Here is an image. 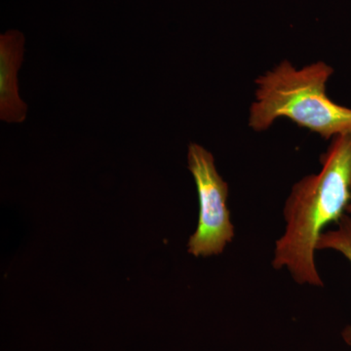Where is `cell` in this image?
<instances>
[{
	"label": "cell",
	"instance_id": "cell-5",
	"mask_svg": "<svg viewBox=\"0 0 351 351\" xmlns=\"http://www.w3.org/2000/svg\"><path fill=\"white\" fill-rule=\"evenodd\" d=\"M317 251L331 250L341 254L351 265V216L346 214L336 223L334 230H327L318 240ZM341 339L351 346V324L343 328Z\"/></svg>",
	"mask_w": 351,
	"mask_h": 351
},
{
	"label": "cell",
	"instance_id": "cell-4",
	"mask_svg": "<svg viewBox=\"0 0 351 351\" xmlns=\"http://www.w3.org/2000/svg\"><path fill=\"white\" fill-rule=\"evenodd\" d=\"M25 38L22 32L8 31L0 36V119L21 123L27 106L19 96L17 73L23 61Z\"/></svg>",
	"mask_w": 351,
	"mask_h": 351
},
{
	"label": "cell",
	"instance_id": "cell-1",
	"mask_svg": "<svg viewBox=\"0 0 351 351\" xmlns=\"http://www.w3.org/2000/svg\"><path fill=\"white\" fill-rule=\"evenodd\" d=\"M321 170L291 189L283 208L284 232L274 245L272 267L287 270L294 282L323 288L315 262L325 228L346 214L351 199V133L332 138L321 156Z\"/></svg>",
	"mask_w": 351,
	"mask_h": 351
},
{
	"label": "cell",
	"instance_id": "cell-3",
	"mask_svg": "<svg viewBox=\"0 0 351 351\" xmlns=\"http://www.w3.org/2000/svg\"><path fill=\"white\" fill-rule=\"evenodd\" d=\"M188 163L199 200L197 228L189 237V253L196 258L219 255L235 235L228 207V182L219 174L213 154L202 145L189 144Z\"/></svg>",
	"mask_w": 351,
	"mask_h": 351
},
{
	"label": "cell",
	"instance_id": "cell-2",
	"mask_svg": "<svg viewBox=\"0 0 351 351\" xmlns=\"http://www.w3.org/2000/svg\"><path fill=\"white\" fill-rule=\"evenodd\" d=\"M332 73L334 69L325 62L298 69L284 60L255 80L249 127L265 132L277 119H288L325 140L350 134L351 108L338 105L327 95Z\"/></svg>",
	"mask_w": 351,
	"mask_h": 351
},
{
	"label": "cell",
	"instance_id": "cell-6",
	"mask_svg": "<svg viewBox=\"0 0 351 351\" xmlns=\"http://www.w3.org/2000/svg\"><path fill=\"white\" fill-rule=\"evenodd\" d=\"M346 214L350 215V216H351V199L350 204H348V209H346Z\"/></svg>",
	"mask_w": 351,
	"mask_h": 351
}]
</instances>
